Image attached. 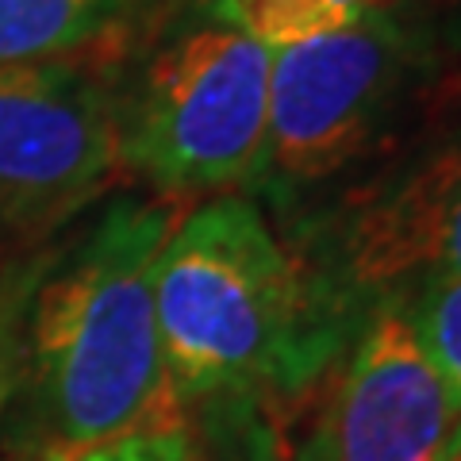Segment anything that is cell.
I'll return each mask as SVG.
<instances>
[{
  "label": "cell",
  "mask_w": 461,
  "mask_h": 461,
  "mask_svg": "<svg viewBox=\"0 0 461 461\" xmlns=\"http://www.w3.org/2000/svg\"><path fill=\"white\" fill-rule=\"evenodd\" d=\"M435 27L403 0L273 50L269 127L258 177L304 193L381 154L435 81Z\"/></svg>",
  "instance_id": "cell-3"
},
{
  "label": "cell",
  "mask_w": 461,
  "mask_h": 461,
  "mask_svg": "<svg viewBox=\"0 0 461 461\" xmlns=\"http://www.w3.org/2000/svg\"><path fill=\"white\" fill-rule=\"evenodd\" d=\"M39 461H204L189 427L181 430H142V435H120L85 450L50 454Z\"/></svg>",
  "instance_id": "cell-11"
},
{
  "label": "cell",
  "mask_w": 461,
  "mask_h": 461,
  "mask_svg": "<svg viewBox=\"0 0 461 461\" xmlns=\"http://www.w3.org/2000/svg\"><path fill=\"white\" fill-rule=\"evenodd\" d=\"M250 457H254V461H308V457H304V438L288 446V442L277 438V435H266L262 442H254Z\"/></svg>",
  "instance_id": "cell-12"
},
{
  "label": "cell",
  "mask_w": 461,
  "mask_h": 461,
  "mask_svg": "<svg viewBox=\"0 0 461 461\" xmlns=\"http://www.w3.org/2000/svg\"><path fill=\"white\" fill-rule=\"evenodd\" d=\"M442 461H461V427L454 430V438H450V446H446V454H442Z\"/></svg>",
  "instance_id": "cell-13"
},
{
  "label": "cell",
  "mask_w": 461,
  "mask_h": 461,
  "mask_svg": "<svg viewBox=\"0 0 461 461\" xmlns=\"http://www.w3.org/2000/svg\"><path fill=\"white\" fill-rule=\"evenodd\" d=\"M377 5L388 0H208L215 20L239 27L269 50L327 35Z\"/></svg>",
  "instance_id": "cell-9"
},
{
  "label": "cell",
  "mask_w": 461,
  "mask_h": 461,
  "mask_svg": "<svg viewBox=\"0 0 461 461\" xmlns=\"http://www.w3.org/2000/svg\"><path fill=\"white\" fill-rule=\"evenodd\" d=\"M273 50L223 20L162 42L120 96V158L173 208L223 196L262 169Z\"/></svg>",
  "instance_id": "cell-4"
},
{
  "label": "cell",
  "mask_w": 461,
  "mask_h": 461,
  "mask_svg": "<svg viewBox=\"0 0 461 461\" xmlns=\"http://www.w3.org/2000/svg\"><path fill=\"white\" fill-rule=\"evenodd\" d=\"M181 215L120 196L39 285L27 327V427L39 457L189 427L154 315V262Z\"/></svg>",
  "instance_id": "cell-1"
},
{
  "label": "cell",
  "mask_w": 461,
  "mask_h": 461,
  "mask_svg": "<svg viewBox=\"0 0 461 461\" xmlns=\"http://www.w3.org/2000/svg\"><path fill=\"white\" fill-rule=\"evenodd\" d=\"M427 277H461V123L350 196L315 293L346 320L350 300Z\"/></svg>",
  "instance_id": "cell-6"
},
{
  "label": "cell",
  "mask_w": 461,
  "mask_h": 461,
  "mask_svg": "<svg viewBox=\"0 0 461 461\" xmlns=\"http://www.w3.org/2000/svg\"><path fill=\"white\" fill-rule=\"evenodd\" d=\"M177 5V0H150V20H158V16H166V12Z\"/></svg>",
  "instance_id": "cell-14"
},
{
  "label": "cell",
  "mask_w": 461,
  "mask_h": 461,
  "mask_svg": "<svg viewBox=\"0 0 461 461\" xmlns=\"http://www.w3.org/2000/svg\"><path fill=\"white\" fill-rule=\"evenodd\" d=\"M154 315L181 403L304 384L335 346L308 269L254 200L223 193L173 223L154 262Z\"/></svg>",
  "instance_id": "cell-2"
},
{
  "label": "cell",
  "mask_w": 461,
  "mask_h": 461,
  "mask_svg": "<svg viewBox=\"0 0 461 461\" xmlns=\"http://www.w3.org/2000/svg\"><path fill=\"white\" fill-rule=\"evenodd\" d=\"M457 8H461V0H457Z\"/></svg>",
  "instance_id": "cell-15"
},
{
  "label": "cell",
  "mask_w": 461,
  "mask_h": 461,
  "mask_svg": "<svg viewBox=\"0 0 461 461\" xmlns=\"http://www.w3.org/2000/svg\"><path fill=\"white\" fill-rule=\"evenodd\" d=\"M461 403L396 296H381L308 435V461H442Z\"/></svg>",
  "instance_id": "cell-7"
},
{
  "label": "cell",
  "mask_w": 461,
  "mask_h": 461,
  "mask_svg": "<svg viewBox=\"0 0 461 461\" xmlns=\"http://www.w3.org/2000/svg\"><path fill=\"white\" fill-rule=\"evenodd\" d=\"M108 69L100 58L0 66V230L50 227L123 169Z\"/></svg>",
  "instance_id": "cell-5"
},
{
  "label": "cell",
  "mask_w": 461,
  "mask_h": 461,
  "mask_svg": "<svg viewBox=\"0 0 461 461\" xmlns=\"http://www.w3.org/2000/svg\"><path fill=\"white\" fill-rule=\"evenodd\" d=\"M150 0H0V66L100 58L131 50Z\"/></svg>",
  "instance_id": "cell-8"
},
{
  "label": "cell",
  "mask_w": 461,
  "mask_h": 461,
  "mask_svg": "<svg viewBox=\"0 0 461 461\" xmlns=\"http://www.w3.org/2000/svg\"><path fill=\"white\" fill-rule=\"evenodd\" d=\"M393 296L400 300L430 366L442 373L461 403V277H427Z\"/></svg>",
  "instance_id": "cell-10"
}]
</instances>
